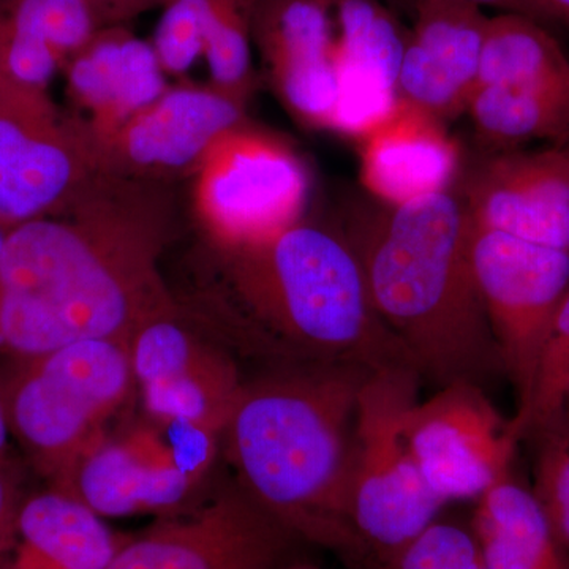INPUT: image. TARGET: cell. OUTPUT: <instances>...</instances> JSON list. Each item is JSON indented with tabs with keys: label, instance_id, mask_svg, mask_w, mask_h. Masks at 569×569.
Wrapping results in <instances>:
<instances>
[{
	"label": "cell",
	"instance_id": "6da1fadb",
	"mask_svg": "<svg viewBox=\"0 0 569 569\" xmlns=\"http://www.w3.org/2000/svg\"><path fill=\"white\" fill-rule=\"evenodd\" d=\"M173 216L160 183L102 171L63 211L11 228L0 250V351L29 361L82 340L129 343L173 309L160 272Z\"/></svg>",
	"mask_w": 569,
	"mask_h": 569
},
{
	"label": "cell",
	"instance_id": "7a4b0ae2",
	"mask_svg": "<svg viewBox=\"0 0 569 569\" xmlns=\"http://www.w3.org/2000/svg\"><path fill=\"white\" fill-rule=\"evenodd\" d=\"M211 247L217 310L247 348L279 366L418 370L378 316L347 234L301 220L253 244Z\"/></svg>",
	"mask_w": 569,
	"mask_h": 569
},
{
	"label": "cell",
	"instance_id": "3957f363",
	"mask_svg": "<svg viewBox=\"0 0 569 569\" xmlns=\"http://www.w3.org/2000/svg\"><path fill=\"white\" fill-rule=\"evenodd\" d=\"M242 385L222 432L239 486L302 541L370 569L347 518L359 389L373 370L284 365Z\"/></svg>",
	"mask_w": 569,
	"mask_h": 569
},
{
	"label": "cell",
	"instance_id": "277c9868",
	"mask_svg": "<svg viewBox=\"0 0 569 569\" xmlns=\"http://www.w3.org/2000/svg\"><path fill=\"white\" fill-rule=\"evenodd\" d=\"M378 213L347 234L378 316L422 380L485 387L503 362L475 277L473 224L460 190Z\"/></svg>",
	"mask_w": 569,
	"mask_h": 569
},
{
	"label": "cell",
	"instance_id": "5b68a950",
	"mask_svg": "<svg viewBox=\"0 0 569 569\" xmlns=\"http://www.w3.org/2000/svg\"><path fill=\"white\" fill-rule=\"evenodd\" d=\"M422 378L413 367L373 370L359 389L347 479V518L370 569L417 538L447 507L426 485L406 436Z\"/></svg>",
	"mask_w": 569,
	"mask_h": 569
},
{
	"label": "cell",
	"instance_id": "8992f818",
	"mask_svg": "<svg viewBox=\"0 0 569 569\" xmlns=\"http://www.w3.org/2000/svg\"><path fill=\"white\" fill-rule=\"evenodd\" d=\"M3 392L11 432L54 478L92 441L134 388L129 343L82 340L29 359Z\"/></svg>",
	"mask_w": 569,
	"mask_h": 569
},
{
	"label": "cell",
	"instance_id": "52a82bcc",
	"mask_svg": "<svg viewBox=\"0 0 569 569\" xmlns=\"http://www.w3.org/2000/svg\"><path fill=\"white\" fill-rule=\"evenodd\" d=\"M307 193L295 149L246 122L209 149L194 173L193 209L211 246H246L301 222Z\"/></svg>",
	"mask_w": 569,
	"mask_h": 569
},
{
	"label": "cell",
	"instance_id": "ba28073f",
	"mask_svg": "<svg viewBox=\"0 0 569 569\" xmlns=\"http://www.w3.org/2000/svg\"><path fill=\"white\" fill-rule=\"evenodd\" d=\"M102 173L80 116L50 92L0 80V224L6 230L63 211Z\"/></svg>",
	"mask_w": 569,
	"mask_h": 569
},
{
	"label": "cell",
	"instance_id": "9c48e42d",
	"mask_svg": "<svg viewBox=\"0 0 569 569\" xmlns=\"http://www.w3.org/2000/svg\"><path fill=\"white\" fill-rule=\"evenodd\" d=\"M471 261L520 410L529 400L542 340L569 288V247L473 227Z\"/></svg>",
	"mask_w": 569,
	"mask_h": 569
},
{
	"label": "cell",
	"instance_id": "30bf717a",
	"mask_svg": "<svg viewBox=\"0 0 569 569\" xmlns=\"http://www.w3.org/2000/svg\"><path fill=\"white\" fill-rule=\"evenodd\" d=\"M302 541L239 485L132 537L107 569H279Z\"/></svg>",
	"mask_w": 569,
	"mask_h": 569
},
{
	"label": "cell",
	"instance_id": "8fae6325",
	"mask_svg": "<svg viewBox=\"0 0 569 569\" xmlns=\"http://www.w3.org/2000/svg\"><path fill=\"white\" fill-rule=\"evenodd\" d=\"M406 436L429 489L445 505L475 500L512 475L520 443L512 419L493 406L485 389L455 381L418 400Z\"/></svg>",
	"mask_w": 569,
	"mask_h": 569
},
{
	"label": "cell",
	"instance_id": "7c38bea8",
	"mask_svg": "<svg viewBox=\"0 0 569 569\" xmlns=\"http://www.w3.org/2000/svg\"><path fill=\"white\" fill-rule=\"evenodd\" d=\"M246 102L209 86H174L110 133L92 134L100 170L163 183L194 176L222 134L247 121Z\"/></svg>",
	"mask_w": 569,
	"mask_h": 569
},
{
	"label": "cell",
	"instance_id": "4fadbf2b",
	"mask_svg": "<svg viewBox=\"0 0 569 569\" xmlns=\"http://www.w3.org/2000/svg\"><path fill=\"white\" fill-rule=\"evenodd\" d=\"M252 40L288 112L302 126L335 130V0H253Z\"/></svg>",
	"mask_w": 569,
	"mask_h": 569
},
{
	"label": "cell",
	"instance_id": "5bb4252c",
	"mask_svg": "<svg viewBox=\"0 0 569 569\" xmlns=\"http://www.w3.org/2000/svg\"><path fill=\"white\" fill-rule=\"evenodd\" d=\"M52 489L91 508L102 518L134 515H183L197 490L198 479L176 462L167 438L156 430L132 436H100L59 471Z\"/></svg>",
	"mask_w": 569,
	"mask_h": 569
},
{
	"label": "cell",
	"instance_id": "9a60e30c",
	"mask_svg": "<svg viewBox=\"0 0 569 569\" xmlns=\"http://www.w3.org/2000/svg\"><path fill=\"white\" fill-rule=\"evenodd\" d=\"M459 190L475 228L569 247V157L561 146L493 151Z\"/></svg>",
	"mask_w": 569,
	"mask_h": 569
},
{
	"label": "cell",
	"instance_id": "2e32d148",
	"mask_svg": "<svg viewBox=\"0 0 569 569\" xmlns=\"http://www.w3.org/2000/svg\"><path fill=\"white\" fill-rule=\"evenodd\" d=\"M489 18L462 0H417L397 81L399 99L443 122L466 112L478 88Z\"/></svg>",
	"mask_w": 569,
	"mask_h": 569
},
{
	"label": "cell",
	"instance_id": "e0dca14e",
	"mask_svg": "<svg viewBox=\"0 0 569 569\" xmlns=\"http://www.w3.org/2000/svg\"><path fill=\"white\" fill-rule=\"evenodd\" d=\"M335 130L359 140L395 108L408 32L380 0H335Z\"/></svg>",
	"mask_w": 569,
	"mask_h": 569
},
{
	"label": "cell",
	"instance_id": "ac0fdd59",
	"mask_svg": "<svg viewBox=\"0 0 569 569\" xmlns=\"http://www.w3.org/2000/svg\"><path fill=\"white\" fill-rule=\"evenodd\" d=\"M356 141L362 187L383 206L410 204L455 186L458 141L417 104L397 100L387 118Z\"/></svg>",
	"mask_w": 569,
	"mask_h": 569
},
{
	"label": "cell",
	"instance_id": "d6986e66",
	"mask_svg": "<svg viewBox=\"0 0 569 569\" xmlns=\"http://www.w3.org/2000/svg\"><path fill=\"white\" fill-rule=\"evenodd\" d=\"M67 93L92 134L110 133L170 89L152 43L108 26L63 63Z\"/></svg>",
	"mask_w": 569,
	"mask_h": 569
},
{
	"label": "cell",
	"instance_id": "ffe728a7",
	"mask_svg": "<svg viewBox=\"0 0 569 569\" xmlns=\"http://www.w3.org/2000/svg\"><path fill=\"white\" fill-rule=\"evenodd\" d=\"M108 26L91 0H0V80L48 92L63 63Z\"/></svg>",
	"mask_w": 569,
	"mask_h": 569
},
{
	"label": "cell",
	"instance_id": "44dd1931",
	"mask_svg": "<svg viewBox=\"0 0 569 569\" xmlns=\"http://www.w3.org/2000/svg\"><path fill=\"white\" fill-rule=\"evenodd\" d=\"M130 539L77 498L51 489L21 501L11 569H107Z\"/></svg>",
	"mask_w": 569,
	"mask_h": 569
},
{
	"label": "cell",
	"instance_id": "7402d4cb",
	"mask_svg": "<svg viewBox=\"0 0 569 569\" xmlns=\"http://www.w3.org/2000/svg\"><path fill=\"white\" fill-rule=\"evenodd\" d=\"M470 527L488 569H569V550L512 475L478 498Z\"/></svg>",
	"mask_w": 569,
	"mask_h": 569
},
{
	"label": "cell",
	"instance_id": "603a6c76",
	"mask_svg": "<svg viewBox=\"0 0 569 569\" xmlns=\"http://www.w3.org/2000/svg\"><path fill=\"white\" fill-rule=\"evenodd\" d=\"M475 130L496 151L535 141L569 142V81L481 86L468 102Z\"/></svg>",
	"mask_w": 569,
	"mask_h": 569
},
{
	"label": "cell",
	"instance_id": "cb8c5ba5",
	"mask_svg": "<svg viewBox=\"0 0 569 569\" xmlns=\"http://www.w3.org/2000/svg\"><path fill=\"white\" fill-rule=\"evenodd\" d=\"M563 81H569V56L549 28L522 14L489 18L478 88Z\"/></svg>",
	"mask_w": 569,
	"mask_h": 569
},
{
	"label": "cell",
	"instance_id": "d4e9b609",
	"mask_svg": "<svg viewBox=\"0 0 569 569\" xmlns=\"http://www.w3.org/2000/svg\"><path fill=\"white\" fill-rule=\"evenodd\" d=\"M252 9L253 0H219L209 18L203 47L212 88L246 103L257 86Z\"/></svg>",
	"mask_w": 569,
	"mask_h": 569
},
{
	"label": "cell",
	"instance_id": "484cf974",
	"mask_svg": "<svg viewBox=\"0 0 569 569\" xmlns=\"http://www.w3.org/2000/svg\"><path fill=\"white\" fill-rule=\"evenodd\" d=\"M569 389V288L539 350L529 400L512 418L520 438L565 410Z\"/></svg>",
	"mask_w": 569,
	"mask_h": 569
},
{
	"label": "cell",
	"instance_id": "4316f807",
	"mask_svg": "<svg viewBox=\"0 0 569 569\" xmlns=\"http://www.w3.org/2000/svg\"><path fill=\"white\" fill-rule=\"evenodd\" d=\"M537 438L533 488L539 507L561 545L569 550V413L560 411L546 425L531 430Z\"/></svg>",
	"mask_w": 569,
	"mask_h": 569
},
{
	"label": "cell",
	"instance_id": "83f0119b",
	"mask_svg": "<svg viewBox=\"0 0 569 569\" xmlns=\"http://www.w3.org/2000/svg\"><path fill=\"white\" fill-rule=\"evenodd\" d=\"M372 569H488L470 523L438 518Z\"/></svg>",
	"mask_w": 569,
	"mask_h": 569
},
{
	"label": "cell",
	"instance_id": "f1b7e54d",
	"mask_svg": "<svg viewBox=\"0 0 569 569\" xmlns=\"http://www.w3.org/2000/svg\"><path fill=\"white\" fill-rule=\"evenodd\" d=\"M219 0H164L152 47L167 77L182 78L203 58L204 33Z\"/></svg>",
	"mask_w": 569,
	"mask_h": 569
},
{
	"label": "cell",
	"instance_id": "f546056e",
	"mask_svg": "<svg viewBox=\"0 0 569 569\" xmlns=\"http://www.w3.org/2000/svg\"><path fill=\"white\" fill-rule=\"evenodd\" d=\"M21 497L11 479L7 462H0V541L14 546L17 518L21 507Z\"/></svg>",
	"mask_w": 569,
	"mask_h": 569
},
{
	"label": "cell",
	"instance_id": "4dcf8cb0",
	"mask_svg": "<svg viewBox=\"0 0 569 569\" xmlns=\"http://www.w3.org/2000/svg\"><path fill=\"white\" fill-rule=\"evenodd\" d=\"M462 2L475 3L481 9L490 7V9H497L500 13L522 14V17L541 22L542 26L549 29L556 26L548 10L542 7L539 0H462Z\"/></svg>",
	"mask_w": 569,
	"mask_h": 569
},
{
	"label": "cell",
	"instance_id": "1f68e13d",
	"mask_svg": "<svg viewBox=\"0 0 569 569\" xmlns=\"http://www.w3.org/2000/svg\"><path fill=\"white\" fill-rule=\"evenodd\" d=\"M93 6L102 11L111 26L123 24L142 11L162 6L164 0H91Z\"/></svg>",
	"mask_w": 569,
	"mask_h": 569
},
{
	"label": "cell",
	"instance_id": "d6a6232c",
	"mask_svg": "<svg viewBox=\"0 0 569 569\" xmlns=\"http://www.w3.org/2000/svg\"><path fill=\"white\" fill-rule=\"evenodd\" d=\"M548 10L556 26H565L569 29V0H539Z\"/></svg>",
	"mask_w": 569,
	"mask_h": 569
},
{
	"label": "cell",
	"instance_id": "836d02e7",
	"mask_svg": "<svg viewBox=\"0 0 569 569\" xmlns=\"http://www.w3.org/2000/svg\"><path fill=\"white\" fill-rule=\"evenodd\" d=\"M10 425L7 417L6 402L3 396L0 395V462H7V445H9Z\"/></svg>",
	"mask_w": 569,
	"mask_h": 569
},
{
	"label": "cell",
	"instance_id": "e575fe53",
	"mask_svg": "<svg viewBox=\"0 0 569 569\" xmlns=\"http://www.w3.org/2000/svg\"><path fill=\"white\" fill-rule=\"evenodd\" d=\"M13 546L0 541V569H11L10 553Z\"/></svg>",
	"mask_w": 569,
	"mask_h": 569
},
{
	"label": "cell",
	"instance_id": "d590c367",
	"mask_svg": "<svg viewBox=\"0 0 569 569\" xmlns=\"http://www.w3.org/2000/svg\"><path fill=\"white\" fill-rule=\"evenodd\" d=\"M279 569H326L318 567L316 563H310V561L307 560H298L293 561V563L284 565V567Z\"/></svg>",
	"mask_w": 569,
	"mask_h": 569
},
{
	"label": "cell",
	"instance_id": "8d00e7d4",
	"mask_svg": "<svg viewBox=\"0 0 569 569\" xmlns=\"http://www.w3.org/2000/svg\"><path fill=\"white\" fill-rule=\"evenodd\" d=\"M7 233H9V230H6V228L0 224V250H2L3 242H6Z\"/></svg>",
	"mask_w": 569,
	"mask_h": 569
},
{
	"label": "cell",
	"instance_id": "74e56055",
	"mask_svg": "<svg viewBox=\"0 0 569 569\" xmlns=\"http://www.w3.org/2000/svg\"><path fill=\"white\" fill-rule=\"evenodd\" d=\"M565 410H567L569 413V389H568L567 400H565Z\"/></svg>",
	"mask_w": 569,
	"mask_h": 569
},
{
	"label": "cell",
	"instance_id": "f35d334b",
	"mask_svg": "<svg viewBox=\"0 0 569 569\" xmlns=\"http://www.w3.org/2000/svg\"><path fill=\"white\" fill-rule=\"evenodd\" d=\"M561 148H563L565 151H567L568 157H569V142H567V144H565V146H561Z\"/></svg>",
	"mask_w": 569,
	"mask_h": 569
}]
</instances>
